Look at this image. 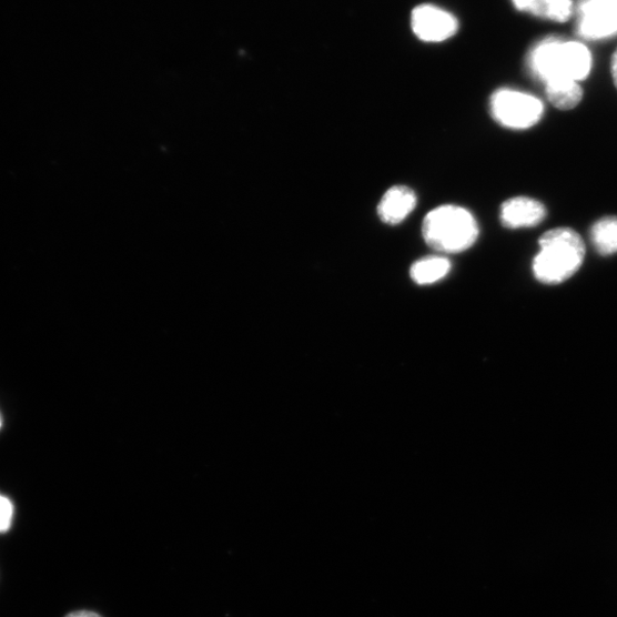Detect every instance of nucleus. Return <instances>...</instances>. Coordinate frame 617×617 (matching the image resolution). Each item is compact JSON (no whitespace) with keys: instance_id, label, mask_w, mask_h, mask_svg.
<instances>
[{"instance_id":"1","label":"nucleus","mask_w":617,"mask_h":617,"mask_svg":"<svg viewBox=\"0 0 617 617\" xmlns=\"http://www.w3.org/2000/svg\"><path fill=\"white\" fill-rule=\"evenodd\" d=\"M527 63L536 79L546 85L558 82L578 83L589 75L593 57L581 43L550 37L533 48Z\"/></svg>"},{"instance_id":"2","label":"nucleus","mask_w":617,"mask_h":617,"mask_svg":"<svg viewBox=\"0 0 617 617\" xmlns=\"http://www.w3.org/2000/svg\"><path fill=\"white\" fill-rule=\"evenodd\" d=\"M539 252L533 261V273L538 282L558 285L575 275L586 256V245L570 227L548 231L538 241Z\"/></svg>"},{"instance_id":"3","label":"nucleus","mask_w":617,"mask_h":617,"mask_svg":"<svg viewBox=\"0 0 617 617\" xmlns=\"http://www.w3.org/2000/svg\"><path fill=\"white\" fill-rule=\"evenodd\" d=\"M422 234L434 250L458 253L467 251L476 243L479 227L468 210L446 205L435 209L424 219Z\"/></svg>"},{"instance_id":"4","label":"nucleus","mask_w":617,"mask_h":617,"mask_svg":"<svg viewBox=\"0 0 617 617\" xmlns=\"http://www.w3.org/2000/svg\"><path fill=\"white\" fill-rule=\"evenodd\" d=\"M544 103L537 98L514 90H498L490 98V113L499 125L527 130L543 119Z\"/></svg>"},{"instance_id":"5","label":"nucleus","mask_w":617,"mask_h":617,"mask_svg":"<svg viewBox=\"0 0 617 617\" xmlns=\"http://www.w3.org/2000/svg\"><path fill=\"white\" fill-rule=\"evenodd\" d=\"M576 29L590 41L617 33V0H577Z\"/></svg>"},{"instance_id":"6","label":"nucleus","mask_w":617,"mask_h":617,"mask_svg":"<svg viewBox=\"0 0 617 617\" xmlns=\"http://www.w3.org/2000/svg\"><path fill=\"white\" fill-rule=\"evenodd\" d=\"M412 29L423 42L439 43L449 40L458 22L451 13L433 6H421L412 12Z\"/></svg>"},{"instance_id":"7","label":"nucleus","mask_w":617,"mask_h":617,"mask_svg":"<svg viewBox=\"0 0 617 617\" xmlns=\"http://www.w3.org/2000/svg\"><path fill=\"white\" fill-rule=\"evenodd\" d=\"M547 216L543 203L528 198H515L500 206L499 219L509 229L530 227L542 223Z\"/></svg>"},{"instance_id":"8","label":"nucleus","mask_w":617,"mask_h":617,"mask_svg":"<svg viewBox=\"0 0 617 617\" xmlns=\"http://www.w3.org/2000/svg\"><path fill=\"white\" fill-rule=\"evenodd\" d=\"M415 192L408 186L397 185L385 192L378 204V216L387 224H399L416 206Z\"/></svg>"},{"instance_id":"9","label":"nucleus","mask_w":617,"mask_h":617,"mask_svg":"<svg viewBox=\"0 0 617 617\" xmlns=\"http://www.w3.org/2000/svg\"><path fill=\"white\" fill-rule=\"evenodd\" d=\"M514 7L538 19L566 22L574 12L572 0H512Z\"/></svg>"},{"instance_id":"10","label":"nucleus","mask_w":617,"mask_h":617,"mask_svg":"<svg viewBox=\"0 0 617 617\" xmlns=\"http://www.w3.org/2000/svg\"><path fill=\"white\" fill-rule=\"evenodd\" d=\"M451 272V262L442 256H429L416 261L411 267V277L418 285H431L445 279Z\"/></svg>"},{"instance_id":"11","label":"nucleus","mask_w":617,"mask_h":617,"mask_svg":"<svg viewBox=\"0 0 617 617\" xmlns=\"http://www.w3.org/2000/svg\"><path fill=\"white\" fill-rule=\"evenodd\" d=\"M591 242L604 256L617 253V218L607 216L597 221L591 227Z\"/></svg>"},{"instance_id":"12","label":"nucleus","mask_w":617,"mask_h":617,"mask_svg":"<svg viewBox=\"0 0 617 617\" xmlns=\"http://www.w3.org/2000/svg\"><path fill=\"white\" fill-rule=\"evenodd\" d=\"M549 102L560 110H570L583 101L584 90L577 82H558L546 85Z\"/></svg>"},{"instance_id":"13","label":"nucleus","mask_w":617,"mask_h":617,"mask_svg":"<svg viewBox=\"0 0 617 617\" xmlns=\"http://www.w3.org/2000/svg\"><path fill=\"white\" fill-rule=\"evenodd\" d=\"M13 516L14 507L11 500L6 496L0 495V533H6L11 528Z\"/></svg>"},{"instance_id":"14","label":"nucleus","mask_w":617,"mask_h":617,"mask_svg":"<svg viewBox=\"0 0 617 617\" xmlns=\"http://www.w3.org/2000/svg\"><path fill=\"white\" fill-rule=\"evenodd\" d=\"M610 71H611L613 81H614L615 87L617 89V50L615 51V53L611 57Z\"/></svg>"},{"instance_id":"15","label":"nucleus","mask_w":617,"mask_h":617,"mask_svg":"<svg viewBox=\"0 0 617 617\" xmlns=\"http://www.w3.org/2000/svg\"><path fill=\"white\" fill-rule=\"evenodd\" d=\"M65 617H101V616L93 613V611L81 610V611L71 613V614L67 615Z\"/></svg>"},{"instance_id":"16","label":"nucleus","mask_w":617,"mask_h":617,"mask_svg":"<svg viewBox=\"0 0 617 617\" xmlns=\"http://www.w3.org/2000/svg\"><path fill=\"white\" fill-rule=\"evenodd\" d=\"M2 427H3V417L2 414H0V429H2Z\"/></svg>"}]
</instances>
